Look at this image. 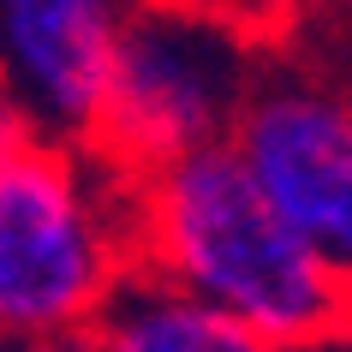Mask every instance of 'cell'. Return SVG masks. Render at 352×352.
Wrapping results in <instances>:
<instances>
[{"label":"cell","mask_w":352,"mask_h":352,"mask_svg":"<svg viewBox=\"0 0 352 352\" xmlns=\"http://www.w3.org/2000/svg\"><path fill=\"white\" fill-rule=\"evenodd\" d=\"M215 305L275 352L352 340V287L280 221L233 144H204L138 179V263Z\"/></svg>","instance_id":"1"},{"label":"cell","mask_w":352,"mask_h":352,"mask_svg":"<svg viewBox=\"0 0 352 352\" xmlns=\"http://www.w3.org/2000/svg\"><path fill=\"white\" fill-rule=\"evenodd\" d=\"M138 263V179L66 138L0 162V352L90 329Z\"/></svg>","instance_id":"2"},{"label":"cell","mask_w":352,"mask_h":352,"mask_svg":"<svg viewBox=\"0 0 352 352\" xmlns=\"http://www.w3.org/2000/svg\"><path fill=\"white\" fill-rule=\"evenodd\" d=\"M269 36L197 0H131L78 144L144 179L204 144H227L257 84Z\"/></svg>","instance_id":"3"},{"label":"cell","mask_w":352,"mask_h":352,"mask_svg":"<svg viewBox=\"0 0 352 352\" xmlns=\"http://www.w3.org/2000/svg\"><path fill=\"white\" fill-rule=\"evenodd\" d=\"M227 144L280 221L352 287V90L316 66L263 60Z\"/></svg>","instance_id":"4"},{"label":"cell","mask_w":352,"mask_h":352,"mask_svg":"<svg viewBox=\"0 0 352 352\" xmlns=\"http://www.w3.org/2000/svg\"><path fill=\"white\" fill-rule=\"evenodd\" d=\"M126 6L131 0H0V78L42 138L78 144L90 131Z\"/></svg>","instance_id":"5"},{"label":"cell","mask_w":352,"mask_h":352,"mask_svg":"<svg viewBox=\"0 0 352 352\" xmlns=\"http://www.w3.org/2000/svg\"><path fill=\"white\" fill-rule=\"evenodd\" d=\"M96 352H275L269 340L221 316L215 305L155 280L149 269H126L108 305L90 322Z\"/></svg>","instance_id":"6"},{"label":"cell","mask_w":352,"mask_h":352,"mask_svg":"<svg viewBox=\"0 0 352 352\" xmlns=\"http://www.w3.org/2000/svg\"><path fill=\"white\" fill-rule=\"evenodd\" d=\"M30 138H42V126L30 120V108H24L19 96H12V84L0 78V162H6L12 149H24Z\"/></svg>","instance_id":"7"},{"label":"cell","mask_w":352,"mask_h":352,"mask_svg":"<svg viewBox=\"0 0 352 352\" xmlns=\"http://www.w3.org/2000/svg\"><path fill=\"white\" fill-rule=\"evenodd\" d=\"M287 19H352V0H280Z\"/></svg>","instance_id":"8"},{"label":"cell","mask_w":352,"mask_h":352,"mask_svg":"<svg viewBox=\"0 0 352 352\" xmlns=\"http://www.w3.org/2000/svg\"><path fill=\"white\" fill-rule=\"evenodd\" d=\"M6 352H96L90 329H78V334H48V340H24V346H6Z\"/></svg>","instance_id":"9"}]
</instances>
